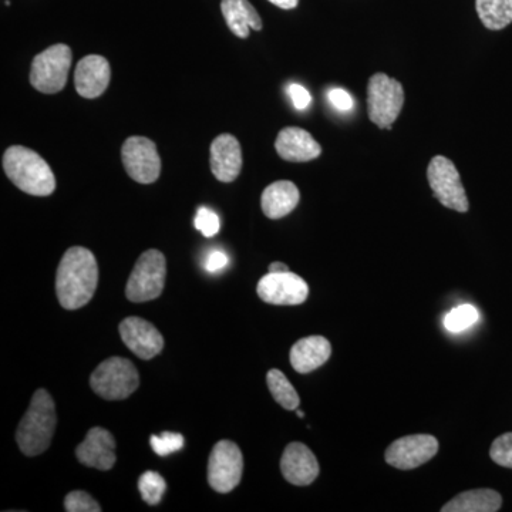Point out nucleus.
Wrapping results in <instances>:
<instances>
[{"label":"nucleus","instance_id":"f257e3e1","mask_svg":"<svg viewBox=\"0 0 512 512\" xmlns=\"http://www.w3.org/2000/svg\"><path fill=\"white\" fill-rule=\"evenodd\" d=\"M99 285V266L92 251L83 247L67 249L57 268L56 293L60 305L76 311L92 301Z\"/></svg>","mask_w":512,"mask_h":512},{"label":"nucleus","instance_id":"f03ea898","mask_svg":"<svg viewBox=\"0 0 512 512\" xmlns=\"http://www.w3.org/2000/svg\"><path fill=\"white\" fill-rule=\"evenodd\" d=\"M3 170L9 180L26 194L47 197L56 190L52 168L30 148L9 147L3 154Z\"/></svg>","mask_w":512,"mask_h":512},{"label":"nucleus","instance_id":"7ed1b4c3","mask_svg":"<svg viewBox=\"0 0 512 512\" xmlns=\"http://www.w3.org/2000/svg\"><path fill=\"white\" fill-rule=\"evenodd\" d=\"M56 424V406L52 396L45 389L37 390L16 431V443L22 453L28 457L45 453L52 443Z\"/></svg>","mask_w":512,"mask_h":512},{"label":"nucleus","instance_id":"20e7f679","mask_svg":"<svg viewBox=\"0 0 512 512\" xmlns=\"http://www.w3.org/2000/svg\"><path fill=\"white\" fill-rule=\"evenodd\" d=\"M90 386L97 396L106 400H124L140 386L136 366L124 357H110L94 370Z\"/></svg>","mask_w":512,"mask_h":512},{"label":"nucleus","instance_id":"39448f33","mask_svg":"<svg viewBox=\"0 0 512 512\" xmlns=\"http://www.w3.org/2000/svg\"><path fill=\"white\" fill-rule=\"evenodd\" d=\"M167 262L157 249H148L138 258L130 278L126 295L130 302L143 303L157 299L164 291Z\"/></svg>","mask_w":512,"mask_h":512},{"label":"nucleus","instance_id":"423d86ee","mask_svg":"<svg viewBox=\"0 0 512 512\" xmlns=\"http://www.w3.org/2000/svg\"><path fill=\"white\" fill-rule=\"evenodd\" d=\"M72 49L67 45L47 47L33 59L30 67V83L40 93L62 92L72 67Z\"/></svg>","mask_w":512,"mask_h":512},{"label":"nucleus","instance_id":"0eeeda50","mask_svg":"<svg viewBox=\"0 0 512 512\" xmlns=\"http://www.w3.org/2000/svg\"><path fill=\"white\" fill-rule=\"evenodd\" d=\"M404 104V90L397 80L383 73L370 77L367 86V111L377 127L392 128Z\"/></svg>","mask_w":512,"mask_h":512},{"label":"nucleus","instance_id":"6e6552de","mask_svg":"<svg viewBox=\"0 0 512 512\" xmlns=\"http://www.w3.org/2000/svg\"><path fill=\"white\" fill-rule=\"evenodd\" d=\"M427 180L434 197L446 208L457 212H467L470 208L466 190L461 183L456 165L443 156L434 157L427 168Z\"/></svg>","mask_w":512,"mask_h":512},{"label":"nucleus","instance_id":"1a4fd4ad","mask_svg":"<svg viewBox=\"0 0 512 512\" xmlns=\"http://www.w3.org/2000/svg\"><path fill=\"white\" fill-rule=\"evenodd\" d=\"M244 457L237 444L222 440L212 448L208 461V483L217 493L228 494L241 483Z\"/></svg>","mask_w":512,"mask_h":512},{"label":"nucleus","instance_id":"9d476101","mask_svg":"<svg viewBox=\"0 0 512 512\" xmlns=\"http://www.w3.org/2000/svg\"><path fill=\"white\" fill-rule=\"evenodd\" d=\"M124 168L140 184L156 183L161 173L157 146L146 137H130L121 148Z\"/></svg>","mask_w":512,"mask_h":512},{"label":"nucleus","instance_id":"9b49d317","mask_svg":"<svg viewBox=\"0 0 512 512\" xmlns=\"http://www.w3.org/2000/svg\"><path fill=\"white\" fill-rule=\"evenodd\" d=\"M439 451V441L429 434H414L394 441L386 450V463L399 470H413L426 464Z\"/></svg>","mask_w":512,"mask_h":512},{"label":"nucleus","instance_id":"f8f14e48","mask_svg":"<svg viewBox=\"0 0 512 512\" xmlns=\"http://www.w3.org/2000/svg\"><path fill=\"white\" fill-rule=\"evenodd\" d=\"M259 298L271 305L295 306L301 305L308 299L309 286L301 276L293 272H282L262 276L256 286Z\"/></svg>","mask_w":512,"mask_h":512},{"label":"nucleus","instance_id":"ddd939ff","mask_svg":"<svg viewBox=\"0 0 512 512\" xmlns=\"http://www.w3.org/2000/svg\"><path fill=\"white\" fill-rule=\"evenodd\" d=\"M119 330L127 348L140 359H153L164 348L163 335L147 320L130 316L120 323Z\"/></svg>","mask_w":512,"mask_h":512},{"label":"nucleus","instance_id":"4468645a","mask_svg":"<svg viewBox=\"0 0 512 512\" xmlns=\"http://www.w3.org/2000/svg\"><path fill=\"white\" fill-rule=\"evenodd\" d=\"M76 457L83 466L109 471L116 464V440L109 430L93 427L76 448Z\"/></svg>","mask_w":512,"mask_h":512},{"label":"nucleus","instance_id":"2eb2a0df","mask_svg":"<svg viewBox=\"0 0 512 512\" xmlns=\"http://www.w3.org/2000/svg\"><path fill=\"white\" fill-rule=\"evenodd\" d=\"M111 79L109 60L103 56L83 57L74 72V86L84 99H96L106 92Z\"/></svg>","mask_w":512,"mask_h":512},{"label":"nucleus","instance_id":"dca6fc26","mask_svg":"<svg viewBox=\"0 0 512 512\" xmlns=\"http://www.w3.org/2000/svg\"><path fill=\"white\" fill-rule=\"evenodd\" d=\"M211 171L222 183H232L237 180L242 170L241 144L231 134H221L212 141Z\"/></svg>","mask_w":512,"mask_h":512},{"label":"nucleus","instance_id":"f3484780","mask_svg":"<svg viewBox=\"0 0 512 512\" xmlns=\"http://www.w3.org/2000/svg\"><path fill=\"white\" fill-rule=\"evenodd\" d=\"M281 471L288 483L303 487L318 478L319 464L309 447L302 443H291L281 458Z\"/></svg>","mask_w":512,"mask_h":512},{"label":"nucleus","instance_id":"a211bd4d","mask_svg":"<svg viewBox=\"0 0 512 512\" xmlns=\"http://www.w3.org/2000/svg\"><path fill=\"white\" fill-rule=\"evenodd\" d=\"M276 153L289 163H306L322 153V147L311 133L299 127H286L275 141Z\"/></svg>","mask_w":512,"mask_h":512},{"label":"nucleus","instance_id":"6ab92c4d","mask_svg":"<svg viewBox=\"0 0 512 512\" xmlns=\"http://www.w3.org/2000/svg\"><path fill=\"white\" fill-rule=\"evenodd\" d=\"M332 346L323 336H308L298 340L291 349V365L298 373H311L328 362Z\"/></svg>","mask_w":512,"mask_h":512},{"label":"nucleus","instance_id":"aec40b11","mask_svg":"<svg viewBox=\"0 0 512 512\" xmlns=\"http://www.w3.org/2000/svg\"><path fill=\"white\" fill-rule=\"evenodd\" d=\"M301 200L298 187L291 181H276L262 192V211L269 220H281L295 210Z\"/></svg>","mask_w":512,"mask_h":512},{"label":"nucleus","instance_id":"412c9836","mask_svg":"<svg viewBox=\"0 0 512 512\" xmlns=\"http://www.w3.org/2000/svg\"><path fill=\"white\" fill-rule=\"evenodd\" d=\"M222 15L229 30L241 39H247L249 29L262 30V19L249 0H222Z\"/></svg>","mask_w":512,"mask_h":512},{"label":"nucleus","instance_id":"4be33fe9","mask_svg":"<svg viewBox=\"0 0 512 512\" xmlns=\"http://www.w3.org/2000/svg\"><path fill=\"white\" fill-rule=\"evenodd\" d=\"M503 505V498L490 488L466 491L456 495L450 503L441 508L443 512H497Z\"/></svg>","mask_w":512,"mask_h":512},{"label":"nucleus","instance_id":"5701e85b","mask_svg":"<svg viewBox=\"0 0 512 512\" xmlns=\"http://www.w3.org/2000/svg\"><path fill=\"white\" fill-rule=\"evenodd\" d=\"M476 9L487 29L501 30L512 23V0H476Z\"/></svg>","mask_w":512,"mask_h":512},{"label":"nucleus","instance_id":"b1692460","mask_svg":"<svg viewBox=\"0 0 512 512\" xmlns=\"http://www.w3.org/2000/svg\"><path fill=\"white\" fill-rule=\"evenodd\" d=\"M266 384H268L276 403L281 404L286 410L298 409L299 404H301L299 394L296 393L295 387L292 386L288 377L281 370H269L268 375H266Z\"/></svg>","mask_w":512,"mask_h":512},{"label":"nucleus","instance_id":"393cba45","mask_svg":"<svg viewBox=\"0 0 512 512\" xmlns=\"http://www.w3.org/2000/svg\"><path fill=\"white\" fill-rule=\"evenodd\" d=\"M138 490L148 505H157L163 500L167 483L156 471H146L138 480Z\"/></svg>","mask_w":512,"mask_h":512},{"label":"nucleus","instance_id":"a878e982","mask_svg":"<svg viewBox=\"0 0 512 512\" xmlns=\"http://www.w3.org/2000/svg\"><path fill=\"white\" fill-rule=\"evenodd\" d=\"M478 320L477 309L473 305H461L447 313L444 325L453 333H460L470 328Z\"/></svg>","mask_w":512,"mask_h":512},{"label":"nucleus","instance_id":"bb28decb","mask_svg":"<svg viewBox=\"0 0 512 512\" xmlns=\"http://www.w3.org/2000/svg\"><path fill=\"white\" fill-rule=\"evenodd\" d=\"M150 441L154 453L160 457L170 456L184 447L183 434L170 433V431H165L161 436H151Z\"/></svg>","mask_w":512,"mask_h":512},{"label":"nucleus","instance_id":"cd10ccee","mask_svg":"<svg viewBox=\"0 0 512 512\" xmlns=\"http://www.w3.org/2000/svg\"><path fill=\"white\" fill-rule=\"evenodd\" d=\"M64 510L67 512H100L101 507L92 495L84 491H72L64 498Z\"/></svg>","mask_w":512,"mask_h":512},{"label":"nucleus","instance_id":"c85d7f7f","mask_svg":"<svg viewBox=\"0 0 512 512\" xmlns=\"http://www.w3.org/2000/svg\"><path fill=\"white\" fill-rule=\"evenodd\" d=\"M490 457L498 466L512 468V433H505L494 440Z\"/></svg>","mask_w":512,"mask_h":512},{"label":"nucleus","instance_id":"c756f323","mask_svg":"<svg viewBox=\"0 0 512 512\" xmlns=\"http://www.w3.org/2000/svg\"><path fill=\"white\" fill-rule=\"evenodd\" d=\"M195 228H197L204 237H215V235L220 232V217H218L214 211L208 210V208H200L197 212V217H195Z\"/></svg>","mask_w":512,"mask_h":512},{"label":"nucleus","instance_id":"7c9ffc66","mask_svg":"<svg viewBox=\"0 0 512 512\" xmlns=\"http://www.w3.org/2000/svg\"><path fill=\"white\" fill-rule=\"evenodd\" d=\"M288 93L296 109L305 110L311 106L312 96L301 84H291V86L288 87Z\"/></svg>","mask_w":512,"mask_h":512},{"label":"nucleus","instance_id":"2f4dec72","mask_svg":"<svg viewBox=\"0 0 512 512\" xmlns=\"http://www.w3.org/2000/svg\"><path fill=\"white\" fill-rule=\"evenodd\" d=\"M328 99L333 107L340 111H349L353 107V100L350 94L343 89H332L328 93Z\"/></svg>","mask_w":512,"mask_h":512},{"label":"nucleus","instance_id":"473e14b6","mask_svg":"<svg viewBox=\"0 0 512 512\" xmlns=\"http://www.w3.org/2000/svg\"><path fill=\"white\" fill-rule=\"evenodd\" d=\"M227 264V255L221 251H214L208 255L207 261H205V269H207L208 272H218L221 271L222 268H225Z\"/></svg>","mask_w":512,"mask_h":512},{"label":"nucleus","instance_id":"72a5a7b5","mask_svg":"<svg viewBox=\"0 0 512 512\" xmlns=\"http://www.w3.org/2000/svg\"><path fill=\"white\" fill-rule=\"evenodd\" d=\"M272 5L278 6V8L291 10L298 6L299 0H268Z\"/></svg>","mask_w":512,"mask_h":512},{"label":"nucleus","instance_id":"f704fd0d","mask_svg":"<svg viewBox=\"0 0 512 512\" xmlns=\"http://www.w3.org/2000/svg\"><path fill=\"white\" fill-rule=\"evenodd\" d=\"M269 272L272 274H282V272H289L288 265L282 264V262H274L269 265Z\"/></svg>","mask_w":512,"mask_h":512},{"label":"nucleus","instance_id":"c9c22d12","mask_svg":"<svg viewBox=\"0 0 512 512\" xmlns=\"http://www.w3.org/2000/svg\"><path fill=\"white\" fill-rule=\"evenodd\" d=\"M298 417H301V419H303V417H305V413H303V412H301V410H299Z\"/></svg>","mask_w":512,"mask_h":512}]
</instances>
